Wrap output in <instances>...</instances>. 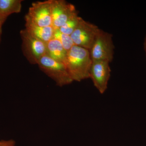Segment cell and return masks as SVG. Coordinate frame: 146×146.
<instances>
[{
    "mask_svg": "<svg viewBox=\"0 0 146 146\" xmlns=\"http://www.w3.org/2000/svg\"><path fill=\"white\" fill-rule=\"evenodd\" d=\"M25 29L32 36L47 43L54 38L55 29L53 26L42 27L25 21Z\"/></svg>",
    "mask_w": 146,
    "mask_h": 146,
    "instance_id": "obj_9",
    "label": "cell"
},
{
    "mask_svg": "<svg viewBox=\"0 0 146 146\" xmlns=\"http://www.w3.org/2000/svg\"><path fill=\"white\" fill-rule=\"evenodd\" d=\"M25 19L38 26H52L51 0L33 3Z\"/></svg>",
    "mask_w": 146,
    "mask_h": 146,
    "instance_id": "obj_6",
    "label": "cell"
},
{
    "mask_svg": "<svg viewBox=\"0 0 146 146\" xmlns=\"http://www.w3.org/2000/svg\"><path fill=\"white\" fill-rule=\"evenodd\" d=\"M110 63L102 60H94L90 71V78L94 86L101 94H104L108 88L111 76Z\"/></svg>",
    "mask_w": 146,
    "mask_h": 146,
    "instance_id": "obj_7",
    "label": "cell"
},
{
    "mask_svg": "<svg viewBox=\"0 0 146 146\" xmlns=\"http://www.w3.org/2000/svg\"><path fill=\"white\" fill-rule=\"evenodd\" d=\"M52 26L58 29L71 17L78 14L75 6L65 0H51Z\"/></svg>",
    "mask_w": 146,
    "mask_h": 146,
    "instance_id": "obj_8",
    "label": "cell"
},
{
    "mask_svg": "<svg viewBox=\"0 0 146 146\" xmlns=\"http://www.w3.org/2000/svg\"><path fill=\"white\" fill-rule=\"evenodd\" d=\"M82 18L78 14H76L70 18L58 29L64 34L71 35L76 28Z\"/></svg>",
    "mask_w": 146,
    "mask_h": 146,
    "instance_id": "obj_12",
    "label": "cell"
},
{
    "mask_svg": "<svg viewBox=\"0 0 146 146\" xmlns=\"http://www.w3.org/2000/svg\"><path fill=\"white\" fill-rule=\"evenodd\" d=\"M101 29L82 18L70 35L74 45L90 50Z\"/></svg>",
    "mask_w": 146,
    "mask_h": 146,
    "instance_id": "obj_5",
    "label": "cell"
},
{
    "mask_svg": "<svg viewBox=\"0 0 146 146\" xmlns=\"http://www.w3.org/2000/svg\"><path fill=\"white\" fill-rule=\"evenodd\" d=\"M114 49L112 34L100 29L89 52L93 61L102 60L110 63L114 58Z\"/></svg>",
    "mask_w": 146,
    "mask_h": 146,
    "instance_id": "obj_3",
    "label": "cell"
},
{
    "mask_svg": "<svg viewBox=\"0 0 146 146\" xmlns=\"http://www.w3.org/2000/svg\"><path fill=\"white\" fill-rule=\"evenodd\" d=\"M53 38L58 40L67 51L74 45L70 35L62 33L58 29H55Z\"/></svg>",
    "mask_w": 146,
    "mask_h": 146,
    "instance_id": "obj_13",
    "label": "cell"
},
{
    "mask_svg": "<svg viewBox=\"0 0 146 146\" xmlns=\"http://www.w3.org/2000/svg\"><path fill=\"white\" fill-rule=\"evenodd\" d=\"M7 18L6 17L0 16V42L1 41L2 33L3 26Z\"/></svg>",
    "mask_w": 146,
    "mask_h": 146,
    "instance_id": "obj_15",
    "label": "cell"
},
{
    "mask_svg": "<svg viewBox=\"0 0 146 146\" xmlns=\"http://www.w3.org/2000/svg\"><path fill=\"white\" fill-rule=\"evenodd\" d=\"M37 65L42 72L52 79L57 86L62 87L73 82L65 64L52 59L47 55L40 59Z\"/></svg>",
    "mask_w": 146,
    "mask_h": 146,
    "instance_id": "obj_2",
    "label": "cell"
},
{
    "mask_svg": "<svg viewBox=\"0 0 146 146\" xmlns=\"http://www.w3.org/2000/svg\"><path fill=\"white\" fill-rule=\"evenodd\" d=\"M22 0H0V16L7 18L13 13L21 12Z\"/></svg>",
    "mask_w": 146,
    "mask_h": 146,
    "instance_id": "obj_11",
    "label": "cell"
},
{
    "mask_svg": "<svg viewBox=\"0 0 146 146\" xmlns=\"http://www.w3.org/2000/svg\"><path fill=\"white\" fill-rule=\"evenodd\" d=\"M23 53L31 64H37L43 56L46 55V43L36 39L25 29L20 32Z\"/></svg>",
    "mask_w": 146,
    "mask_h": 146,
    "instance_id": "obj_4",
    "label": "cell"
},
{
    "mask_svg": "<svg viewBox=\"0 0 146 146\" xmlns=\"http://www.w3.org/2000/svg\"><path fill=\"white\" fill-rule=\"evenodd\" d=\"M92 62L89 50L74 45L68 52L65 65L73 81L80 82L90 78Z\"/></svg>",
    "mask_w": 146,
    "mask_h": 146,
    "instance_id": "obj_1",
    "label": "cell"
},
{
    "mask_svg": "<svg viewBox=\"0 0 146 146\" xmlns=\"http://www.w3.org/2000/svg\"><path fill=\"white\" fill-rule=\"evenodd\" d=\"M16 141L13 139L0 141V146H15Z\"/></svg>",
    "mask_w": 146,
    "mask_h": 146,
    "instance_id": "obj_14",
    "label": "cell"
},
{
    "mask_svg": "<svg viewBox=\"0 0 146 146\" xmlns=\"http://www.w3.org/2000/svg\"><path fill=\"white\" fill-rule=\"evenodd\" d=\"M144 49L145 50V52L146 56V34L145 36V39H144Z\"/></svg>",
    "mask_w": 146,
    "mask_h": 146,
    "instance_id": "obj_16",
    "label": "cell"
},
{
    "mask_svg": "<svg viewBox=\"0 0 146 146\" xmlns=\"http://www.w3.org/2000/svg\"><path fill=\"white\" fill-rule=\"evenodd\" d=\"M46 55L52 59L65 64L68 52L57 39L53 38L46 43Z\"/></svg>",
    "mask_w": 146,
    "mask_h": 146,
    "instance_id": "obj_10",
    "label": "cell"
}]
</instances>
